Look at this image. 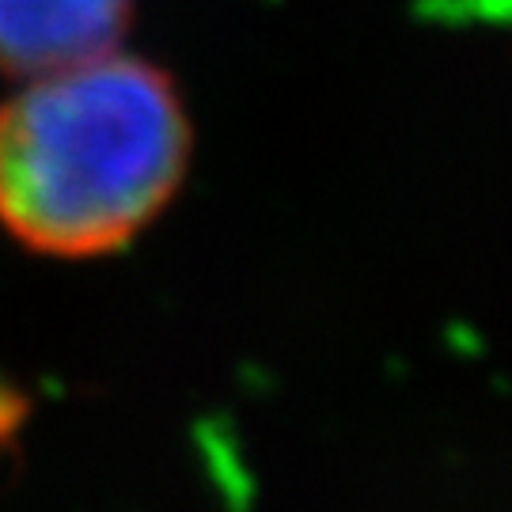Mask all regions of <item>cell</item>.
Instances as JSON below:
<instances>
[{"mask_svg": "<svg viewBox=\"0 0 512 512\" xmlns=\"http://www.w3.org/2000/svg\"><path fill=\"white\" fill-rule=\"evenodd\" d=\"M194 129L175 80L107 54L16 80L0 103V228L46 258H103L183 190Z\"/></svg>", "mask_w": 512, "mask_h": 512, "instance_id": "obj_1", "label": "cell"}, {"mask_svg": "<svg viewBox=\"0 0 512 512\" xmlns=\"http://www.w3.org/2000/svg\"><path fill=\"white\" fill-rule=\"evenodd\" d=\"M137 0H0V73L73 65L122 46Z\"/></svg>", "mask_w": 512, "mask_h": 512, "instance_id": "obj_2", "label": "cell"}]
</instances>
